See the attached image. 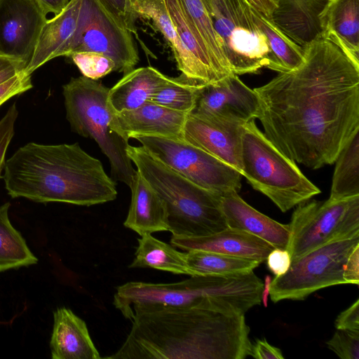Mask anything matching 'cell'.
Instances as JSON below:
<instances>
[{
  "mask_svg": "<svg viewBox=\"0 0 359 359\" xmlns=\"http://www.w3.org/2000/svg\"><path fill=\"white\" fill-rule=\"evenodd\" d=\"M303 48L298 67L254 88L256 118L284 155L318 169L359 130V67L321 34Z\"/></svg>",
  "mask_w": 359,
  "mask_h": 359,
  "instance_id": "cell-1",
  "label": "cell"
},
{
  "mask_svg": "<svg viewBox=\"0 0 359 359\" xmlns=\"http://www.w3.org/2000/svg\"><path fill=\"white\" fill-rule=\"evenodd\" d=\"M111 359H243L252 343L245 315L231 310L163 307L136 313Z\"/></svg>",
  "mask_w": 359,
  "mask_h": 359,
  "instance_id": "cell-2",
  "label": "cell"
},
{
  "mask_svg": "<svg viewBox=\"0 0 359 359\" xmlns=\"http://www.w3.org/2000/svg\"><path fill=\"white\" fill-rule=\"evenodd\" d=\"M4 170L5 188L13 198L90 206L117 196L115 181L100 161L77 142L27 143L6 161Z\"/></svg>",
  "mask_w": 359,
  "mask_h": 359,
  "instance_id": "cell-3",
  "label": "cell"
},
{
  "mask_svg": "<svg viewBox=\"0 0 359 359\" xmlns=\"http://www.w3.org/2000/svg\"><path fill=\"white\" fill-rule=\"evenodd\" d=\"M262 289L263 282L253 271L190 276L172 283L128 282L116 288L113 304L130 320L136 313L163 307L215 309L245 314L261 303Z\"/></svg>",
  "mask_w": 359,
  "mask_h": 359,
  "instance_id": "cell-4",
  "label": "cell"
},
{
  "mask_svg": "<svg viewBox=\"0 0 359 359\" xmlns=\"http://www.w3.org/2000/svg\"><path fill=\"white\" fill-rule=\"evenodd\" d=\"M126 153L163 200L167 210L168 231L172 236H204L228 227L221 209L222 196L185 178L142 146L129 144Z\"/></svg>",
  "mask_w": 359,
  "mask_h": 359,
  "instance_id": "cell-5",
  "label": "cell"
},
{
  "mask_svg": "<svg viewBox=\"0 0 359 359\" xmlns=\"http://www.w3.org/2000/svg\"><path fill=\"white\" fill-rule=\"evenodd\" d=\"M242 176L283 212L320 194V190L257 126L244 124L241 137Z\"/></svg>",
  "mask_w": 359,
  "mask_h": 359,
  "instance_id": "cell-6",
  "label": "cell"
},
{
  "mask_svg": "<svg viewBox=\"0 0 359 359\" xmlns=\"http://www.w3.org/2000/svg\"><path fill=\"white\" fill-rule=\"evenodd\" d=\"M62 89L66 118L72 131L94 140L109 161L112 179L129 187L136 170L126 153L128 140L111 127L114 112L108 101L109 88L81 76L72 78Z\"/></svg>",
  "mask_w": 359,
  "mask_h": 359,
  "instance_id": "cell-7",
  "label": "cell"
},
{
  "mask_svg": "<svg viewBox=\"0 0 359 359\" xmlns=\"http://www.w3.org/2000/svg\"><path fill=\"white\" fill-rule=\"evenodd\" d=\"M231 73L271 69L267 39L246 0H203Z\"/></svg>",
  "mask_w": 359,
  "mask_h": 359,
  "instance_id": "cell-8",
  "label": "cell"
},
{
  "mask_svg": "<svg viewBox=\"0 0 359 359\" xmlns=\"http://www.w3.org/2000/svg\"><path fill=\"white\" fill-rule=\"evenodd\" d=\"M289 224L286 250L291 263L330 242L359 234V196L305 201L297 205Z\"/></svg>",
  "mask_w": 359,
  "mask_h": 359,
  "instance_id": "cell-9",
  "label": "cell"
},
{
  "mask_svg": "<svg viewBox=\"0 0 359 359\" xmlns=\"http://www.w3.org/2000/svg\"><path fill=\"white\" fill-rule=\"evenodd\" d=\"M359 245V234L330 242L291 263L288 271L271 283V299L303 300L322 288L346 284L344 279L346 262Z\"/></svg>",
  "mask_w": 359,
  "mask_h": 359,
  "instance_id": "cell-10",
  "label": "cell"
},
{
  "mask_svg": "<svg viewBox=\"0 0 359 359\" xmlns=\"http://www.w3.org/2000/svg\"><path fill=\"white\" fill-rule=\"evenodd\" d=\"M132 138L162 163L205 189L222 196L241 190L239 171L182 138L154 135Z\"/></svg>",
  "mask_w": 359,
  "mask_h": 359,
  "instance_id": "cell-11",
  "label": "cell"
},
{
  "mask_svg": "<svg viewBox=\"0 0 359 359\" xmlns=\"http://www.w3.org/2000/svg\"><path fill=\"white\" fill-rule=\"evenodd\" d=\"M82 2L81 29L71 55L95 52L111 58L116 65V71L123 74L135 69L139 55L132 33L119 25L99 0Z\"/></svg>",
  "mask_w": 359,
  "mask_h": 359,
  "instance_id": "cell-12",
  "label": "cell"
},
{
  "mask_svg": "<svg viewBox=\"0 0 359 359\" xmlns=\"http://www.w3.org/2000/svg\"><path fill=\"white\" fill-rule=\"evenodd\" d=\"M46 13L36 0H0V55L29 63Z\"/></svg>",
  "mask_w": 359,
  "mask_h": 359,
  "instance_id": "cell-13",
  "label": "cell"
},
{
  "mask_svg": "<svg viewBox=\"0 0 359 359\" xmlns=\"http://www.w3.org/2000/svg\"><path fill=\"white\" fill-rule=\"evenodd\" d=\"M244 124L227 118L189 114L182 138L241 173V137Z\"/></svg>",
  "mask_w": 359,
  "mask_h": 359,
  "instance_id": "cell-14",
  "label": "cell"
},
{
  "mask_svg": "<svg viewBox=\"0 0 359 359\" xmlns=\"http://www.w3.org/2000/svg\"><path fill=\"white\" fill-rule=\"evenodd\" d=\"M258 100L254 89L248 87L235 74L205 85L189 114L234 120L243 123L255 120Z\"/></svg>",
  "mask_w": 359,
  "mask_h": 359,
  "instance_id": "cell-15",
  "label": "cell"
},
{
  "mask_svg": "<svg viewBox=\"0 0 359 359\" xmlns=\"http://www.w3.org/2000/svg\"><path fill=\"white\" fill-rule=\"evenodd\" d=\"M82 18V0H70L62 12L47 20L34 55L24 72L31 75L53 58L69 57L79 35Z\"/></svg>",
  "mask_w": 359,
  "mask_h": 359,
  "instance_id": "cell-16",
  "label": "cell"
},
{
  "mask_svg": "<svg viewBox=\"0 0 359 359\" xmlns=\"http://www.w3.org/2000/svg\"><path fill=\"white\" fill-rule=\"evenodd\" d=\"M188 114L152 102L130 110L114 113L111 127L124 139L135 135L182 138Z\"/></svg>",
  "mask_w": 359,
  "mask_h": 359,
  "instance_id": "cell-17",
  "label": "cell"
},
{
  "mask_svg": "<svg viewBox=\"0 0 359 359\" xmlns=\"http://www.w3.org/2000/svg\"><path fill=\"white\" fill-rule=\"evenodd\" d=\"M172 245L184 250H201L263 262L274 248L270 243L248 232L227 227L204 236H172Z\"/></svg>",
  "mask_w": 359,
  "mask_h": 359,
  "instance_id": "cell-18",
  "label": "cell"
},
{
  "mask_svg": "<svg viewBox=\"0 0 359 359\" xmlns=\"http://www.w3.org/2000/svg\"><path fill=\"white\" fill-rule=\"evenodd\" d=\"M221 209L228 227L248 232L274 248L286 249L289 224H283L247 203L236 192L221 197Z\"/></svg>",
  "mask_w": 359,
  "mask_h": 359,
  "instance_id": "cell-19",
  "label": "cell"
},
{
  "mask_svg": "<svg viewBox=\"0 0 359 359\" xmlns=\"http://www.w3.org/2000/svg\"><path fill=\"white\" fill-rule=\"evenodd\" d=\"M319 19L320 34L359 67V0H327Z\"/></svg>",
  "mask_w": 359,
  "mask_h": 359,
  "instance_id": "cell-20",
  "label": "cell"
},
{
  "mask_svg": "<svg viewBox=\"0 0 359 359\" xmlns=\"http://www.w3.org/2000/svg\"><path fill=\"white\" fill-rule=\"evenodd\" d=\"M50 341L53 359H100L86 323L71 309L60 307L53 313Z\"/></svg>",
  "mask_w": 359,
  "mask_h": 359,
  "instance_id": "cell-21",
  "label": "cell"
},
{
  "mask_svg": "<svg viewBox=\"0 0 359 359\" xmlns=\"http://www.w3.org/2000/svg\"><path fill=\"white\" fill-rule=\"evenodd\" d=\"M271 20L296 43L304 47L321 34L320 14L327 0H275Z\"/></svg>",
  "mask_w": 359,
  "mask_h": 359,
  "instance_id": "cell-22",
  "label": "cell"
},
{
  "mask_svg": "<svg viewBox=\"0 0 359 359\" xmlns=\"http://www.w3.org/2000/svg\"><path fill=\"white\" fill-rule=\"evenodd\" d=\"M129 187L131 201L123 225L140 236L168 231L167 210L163 200L137 170Z\"/></svg>",
  "mask_w": 359,
  "mask_h": 359,
  "instance_id": "cell-23",
  "label": "cell"
},
{
  "mask_svg": "<svg viewBox=\"0 0 359 359\" xmlns=\"http://www.w3.org/2000/svg\"><path fill=\"white\" fill-rule=\"evenodd\" d=\"M170 79L152 67L133 69L109 90V104L114 113L138 108L150 102Z\"/></svg>",
  "mask_w": 359,
  "mask_h": 359,
  "instance_id": "cell-24",
  "label": "cell"
},
{
  "mask_svg": "<svg viewBox=\"0 0 359 359\" xmlns=\"http://www.w3.org/2000/svg\"><path fill=\"white\" fill-rule=\"evenodd\" d=\"M126 12L134 25L139 18L151 20L170 45L178 70L186 77L196 81L190 60L179 38L165 0H126Z\"/></svg>",
  "mask_w": 359,
  "mask_h": 359,
  "instance_id": "cell-25",
  "label": "cell"
},
{
  "mask_svg": "<svg viewBox=\"0 0 359 359\" xmlns=\"http://www.w3.org/2000/svg\"><path fill=\"white\" fill-rule=\"evenodd\" d=\"M165 3L181 43L190 60L194 79L203 84L221 80L203 42L191 28L180 0H165Z\"/></svg>",
  "mask_w": 359,
  "mask_h": 359,
  "instance_id": "cell-26",
  "label": "cell"
},
{
  "mask_svg": "<svg viewBox=\"0 0 359 359\" xmlns=\"http://www.w3.org/2000/svg\"><path fill=\"white\" fill-rule=\"evenodd\" d=\"M130 268H151L175 274L196 276L189 267L186 253L147 233L138 239L135 258Z\"/></svg>",
  "mask_w": 359,
  "mask_h": 359,
  "instance_id": "cell-27",
  "label": "cell"
},
{
  "mask_svg": "<svg viewBox=\"0 0 359 359\" xmlns=\"http://www.w3.org/2000/svg\"><path fill=\"white\" fill-rule=\"evenodd\" d=\"M194 31L203 42L214 67L222 79L231 73L203 0H180Z\"/></svg>",
  "mask_w": 359,
  "mask_h": 359,
  "instance_id": "cell-28",
  "label": "cell"
},
{
  "mask_svg": "<svg viewBox=\"0 0 359 359\" xmlns=\"http://www.w3.org/2000/svg\"><path fill=\"white\" fill-rule=\"evenodd\" d=\"M11 203L0 205V273L38 262L22 235L12 225L8 217Z\"/></svg>",
  "mask_w": 359,
  "mask_h": 359,
  "instance_id": "cell-29",
  "label": "cell"
},
{
  "mask_svg": "<svg viewBox=\"0 0 359 359\" xmlns=\"http://www.w3.org/2000/svg\"><path fill=\"white\" fill-rule=\"evenodd\" d=\"M253 9V8H252ZM255 20L264 34L272 55L271 70L286 72L304 60V48L283 32L273 21L253 9Z\"/></svg>",
  "mask_w": 359,
  "mask_h": 359,
  "instance_id": "cell-30",
  "label": "cell"
},
{
  "mask_svg": "<svg viewBox=\"0 0 359 359\" xmlns=\"http://www.w3.org/2000/svg\"><path fill=\"white\" fill-rule=\"evenodd\" d=\"M329 199L339 201L359 196V130L338 155Z\"/></svg>",
  "mask_w": 359,
  "mask_h": 359,
  "instance_id": "cell-31",
  "label": "cell"
},
{
  "mask_svg": "<svg viewBox=\"0 0 359 359\" xmlns=\"http://www.w3.org/2000/svg\"><path fill=\"white\" fill-rule=\"evenodd\" d=\"M186 259L196 276H222L243 273L253 271L262 263L255 259L201 250H188Z\"/></svg>",
  "mask_w": 359,
  "mask_h": 359,
  "instance_id": "cell-32",
  "label": "cell"
},
{
  "mask_svg": "<svg viewBox=\"0 0 359 359\" xmlns=\"http://www.w3.org/2000/svg\"><path fill=\"white\" fill-rule=\"evenodd\" d=\"M205 85L181 74L177 77H170L168 83L155 93L150 102L189 114Z\"/></svg>",
  "mask_w": 359,
  "mask_h": 359,
  "instance_id": "cell-33",
  "label": "cell"
},
{
  "mask_svg": "<svg viewBox=\"0 0 359 359\" xmlns=\"http://www.w3.org/2000/svg\"><path fill=\"white\" fill-rule=\"evenodd\" d=\"M73 62L83 76L93 80L99 79L116 71V65L109 57L92 51L76 52L70 55Z\"/></svg>",
  "mask_w": 359,
  "mask_h": 359,
  "instance_id": "cell-34",
  "label": "cell"
},
{
  "mask_svg": "<svg viewBox=\"0 0 359 359\" xmlns=\"http://www.w3.org/2000/svg\"><path fill=\"white\" fill-rule=\"evenodd\" d=\"M326 344L341 359H359V332L337 330Z\"/></svg>",
  "mask_w": 359,
  "mask_h": 359,
  "instance_id": "cell-35",
  "label": "cell"
},
{
  "mask_svg": "<svg viewBox=\"0 0 359 359\" xmlns=\"http://www.w3.org/2000/svg\"><path fill=\"white\" fill-rule=\"evenodd\" d=\"M18 115L16 104L13 103L0 120V178L6 163L7 149L15 134L14 126Z\"/></svg>",
  "mask_w": 359,
  "mask_h": 359,
  "instance_id": "cell-36",
  "label": "cell"
},
{
  "mask_svg": "<svg viewBox=\"0 0 359 359\" xmlns=\"http://www.w3.org/2000/svg\"><path fill=\"white\" fill-rule=\"evenodd\" d=\"M33 87L31 75L19 74L0 85V107L11 97L21 95Z\"/></svg>",
  "mask_w": 359,
  "mask_h": 359,
  "instance_id": "cell-37",
  "label": "cell"
},
{
  "mask_svg": "<svg viewBox=\"0 0 359 359\" xmlns=\"http://www.w3.org/2000/svg\"><path fill=\"white\" fill-rule=\"evenodd\" d=\"M114 20L121 26L136 34V28L126 12V0H99Z\"/></svg>",
  "mask_w": 359,
  "mask_h": 359,
  "instance_id": "cell-38",
  "label": "cell"
},
{
  "mask_svg": "<svg viewBox=\"0 0 359 359\" xmlns=\"http://www.w3.org/2000/svg\"><path fill=\"white\" fill-rule=\"evenodd\" d=\"M266 260L269 269L276 277L285 273L291 265V257L286 249L274 248Z\"/></svg>",
  "mask_w": 359,
  "mask_h": 359,
  "instance_id": "cell-39",
  "label": "cell"
},
{
  "mask_svg": "<svg viewBox=\"0 0 359 359\" xmlns=\"http://www.w3.org/2000/svg\"><path fill=\"white\" fill-rule=\"evenodd\" d=\"M334 325L337 330L359 332V299L337 316Z\"/></svg>",
  "mask_w": 359,
  "mask_h": 359,
  "instance_id": "cell-40",
  "label": "cell"
},
{
  "mask_svg": "<svg viewBox=\"0 0 359 359\" xmlns=\"http://www.w3.org/2000/svg\"><path fill=\"white\" fill-rule=\"evenodd\" d=\"M250 355L256 359H283L280 348L271 345L266 339H257L252 344Z\"/></svg>",
  "mask_w": 359,
  "mask_h": 359,
  "instance_id": "cell-41",
  "label": "cell"
},
{
  "mask_svg": "<svg viewBox=\"0 0 359 359\" xmlns=\"http://www.w3.org/2000/svg\"><path fill=\"white\" fill-rule=\"evenodd\" d=\"M343 276L346 284H359V245L349 255L344 266Z\"/></svg>",
  "mask_w": 359,
  "mask_h": 359,
  "instance_id": "cell-42",
  "label": "cell"
},
{
  "mask_svg": "<svg viewBox=\"0 0 359 359\" xmlns=\"http://www.w3.org/2000/svg\"><path fill=\"white\" fill-rule=\"evenodd\" d=\"M25 69V66L22 62L0 55V85L24 72Z\"/></svg>",
  "mask_w": 359,
  "mask_h": 359,
  "instance_id": "cell-43",
  "label": "cell"
},
{
  "mask_svg": "<svg viewBox=\"0 0 359 359\" xmlns=\"http://www.w3.org/2000/svg\"><path fill=\"white\" fill-rule=\"evenodd\" d=\"M246 1L253 9L271 20L272 14L277 7V3L275 0Z\"/></svg>",
  "mask_w": 359,
  "mask_h": 359,
  "instance_id": "cell-44",
  "label": "cell"
},
{
  "mask_svg": "<svg viewBox=\"0 0 359 359\" xmlns=\"http://www.w3.org/2000/svg\"><path fill=\"white\" fill-rule=\"evenodd\" d=\"M70 0H36L46 14H59L67 6Z\"/></svg>",
  "mask_w": 359,
  "mask_h": 359,
  "instance_id": "cell-45",
  "label": "cell"
},
{
  "mask_svg": "<svg viewBox=\"0 0 359 359\" xmlns=\"http://www.w3.org/2000/svg\"><path fill=\"white\" fill-rule=\"evenodd\" d=\"M271 280V276H266L264 279V283H263L261 299L262 300V303L265 307L268 305V299L270 293Z\"/></svg>",
  "mask_w": 359,
  "mask_h": 359,
  "instance_id": "cell-46",
  "label": "cell"
}]
</instances>
